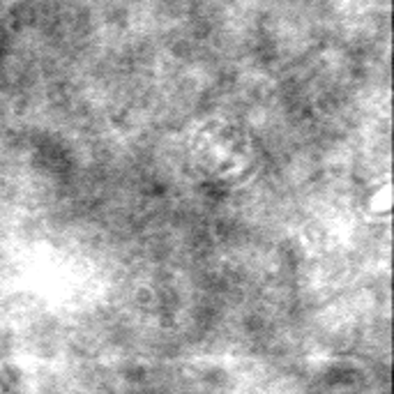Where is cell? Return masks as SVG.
Here are the masks:
<instances>
[]
</instances>
